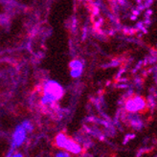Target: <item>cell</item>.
<instances>
[{
  "label": "cell",
  "instance_id": "obj_1",
  "mask_svg": "<svg viewBox=\"0 0 157 157\" xmlns=\"http://www.w3.org/2000/svg\"><path fill=\"white\" fill-rule=\"evenodd\" d=\"M43 93H47V94L51 95L52 97H54L58 101L62 98L63 91H62V87L60 86L57 82L48 81L44 85Z\"/></svg>",
  "mask_w": 157,
  "mask_h": 157
},
{
  "label": "cell",
  "instance_id": "obj_2",
  "mask_svg": "<svg viewBox=\"0 0 157 157\" xmlns=\"http://www.w3.org/2000/svg\"><path fill=\"white\" fill-rule=\"evenodd\" d=\"M26 135H27V129L22 125V124L19 125L14 132L13 142H12V148L11 149L15 150V148L21 146L22 143L25 141Z\"/></svg>",
  "mask_w": 157,
  "mask_h": 157
},
{
  "label": "cell",
  "instance_id": "obj_3",
  "mask_svg": "<svg viewBox=\"0 0 157 157\" xmlns=\"http://www.w3.org/2000/svg\"><path fill=\"white\" fill-rule=\"evenodd\" d=\"M63 149H66L69 152H72V153L81 152V147L78 146L76 142H74L73 140H71V139H69V138L67 139V141H66L65 146H64Z\"/></svg>",
  "mask_w": 157,
  "mask_h": 157
},
{
  "label": "cell",
  "instance_id": "obj_4",
  "mask_svg": "<svg viewBox=\"0 0 157 157\" xmlns=\"http://www.w3.org/2000/svg\"><path fill=\"white\" fill-rule=\"evenodd\" d=\"M67 139H68V137L66 136L65 134L59 133L58 135H57V137L55 139V145L59 149H63L64 146H65L66 141H67Z\"/></svg>",
  "mask_w": 157,
  "mask_h": 157
},
{
  "label": "cell",
  "instance_id": "obj_5",
  "mask_svg": "<svg viewBox=\"0 0 157 157\" xmlns=\"http://www.w3.org/2000/svg\"><path fill=\"white\" fill-rule=\"evenodd\" d=\"M70 68L71 69H80L82 70V63L80 62H77V60H73L70 63Z\"/></svg>",
  "mask_w": 157,
  "mask_h": 157
},
{
  "label": "cell",
  "instance_id": "obj_6",
  "mask_svg": "<svg viewBox=\"0 0 157 157\" xmlns=\"http://www.w3.org/2000/svg\"><path fill=\"white\" fill-rule=\"evenodd\" d=\"M22 125L27 129V131H30L32 129V125H31V123L29 122V121H24V122L22 123Z\"/></svg>",
  "mask_w": 157,
  "mask_h": 157
},
{
  "label": "cell",
  "instance_id": "obj_7",
  "mask_svg": "<svg viewBox=\"0 0 157 157\" xmlns=\"http://www.w3.org/2000/svg\"><path fill=\"white\" fill-rule=\"evenodd\" d=\"M56 157H69V155H68V153H66V152H58L56 154Z\"/></svg>",
  "mask_w": 157,
  "mask_h": 157
},
{
  "label": "cell",
  "instance_id": "obj_8",
  "mask_svg": "<svg viewBox=\"0 0 157 157\" xmlns=\"http://www.w3.org/2000/svg\"><path fill=\"white\" fill-rule=\"evenodd\" d=\"M12 157H23V156H22V154H20V153H15V154L12 155Z\"/></svg>",
  "mask_w": 157,
  "mask_h": 157
}]
</instances>
